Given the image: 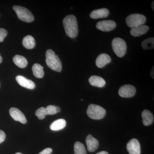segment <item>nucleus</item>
I'll list each match as a JSON object with an SVG mask.
<instances>
[{
	"label": "nucleus",
	"instance_id": "obj_1",
	"mask_svg": "<svg viewBox=\"0 0 154 154\" xmlns=\"http://www.w3.org/2000/svg\"><path fill=\"white\" fill-rule=\"evenodd\" d=\"M65 31L70 38H75L78 36V22L76 18L73 15H69L65 17L63 21Z\"/></svg>",
	"mask_w": 154,
	"mask_h": 154
},
{
	"label": "nucleus",
	"instance_id": "obj_2",
	"mask_svg": "<svg viewBox=\"0 0 154 154\" xmlns=\"http://www.w3.org/2000/svg\"><path fill=\"white\" fill-rule=\"evenodd\" d=\"M46 62L48 66L53 70L60 72L62 69L61 61L58 55L51 49H48L46 52Z\"/></svg>",
	"mask_w": 154,
	"mask_h": 154
},
{
	"label": "nucleus",
	"instance_id": "obj_3",
	"mask_svg": "<svg viewBox=\"0 0 154 154\" xmlns=\"http://www.w3.org/2000/svg\"><path fill=\"white\" fill-rule=\"evenodd\" d=\"M106 110L99 105L91 104L88 106L87 113L90 118L93 119H102L105 117Z\"/></svg>",
	"mask_w": 154,
	"mask_h": 154
},
{
	"label": "nucleus",
	"instance_id": "obj_4",
	"mask_svg": "<svg viewBox=\"0 0 154 154\" xmlns=\"http://www.w3.org/2000/svg\"><path fill=\"white\" fill-rule=\"evenodd\" d=\"M112 48L116 54L119 57H122L125 54L127 50L126 42L122 38L116 37L112 42Z\"/></svg>",
	"mask_w": 154,
	"mask_h": 154
},
{
	"label": "nucleus",
	"instance_id": "obj_5",
	"mask_svg": "<svg viewBox=\"0 0 154 154\" xmlns=\"http://www.w3.org/2000/svg\"><path fill=\"white\" fill-rule=\"evenodd\" d=\"M13 9L16 12L17 17L21 21L31 22L34 20L33 14L28 9L21 6L15 5L13 7Z\"/></svg>",
	"mask_w": 154,
	"mask_h": 154
},
{
	"label": "nucleus",
	"instance_id": "obj_6",
	"mask_svg": "<svg viewBox=\"0 0 154 154\" xmlns=\"http://www.w3.org/2000/svg\"><path fill=\"white\" fill-rule=\"evenodd\" d=\"M146 20L145 16L137 14H131L125 19L127 25L131 28L144 25L146 23Z\"/></svg>",
	"mask_w": 154,
	"mask_h": 154
},
{
	"label": "nucleus",
	"instance_id": "obj_7",
	"mask_svg": "<svg viewBox=\"0 0 154 154\" xmlns=\"http://www.w3.org/2000/svg\"><path fill=\"white\" fill-rule=\"evenodd\" d=\"M136 89L134 86L125 85L122 86L118 91L119 95L123 98H131L135 95Z\"/></svg>",
	"mask_w": 154,
	"mask_h": 154
},
{
	"label": "nucleus",
	"instance_id": "obj_8",
	"mask_svg": "<svg viewBox=\"0 0 154 154\" xmlns=\"http://www.w3.org/2000/svg\"><path fill=\"white\" fill-rule=\"evenodd\" d=\"M116 22L113 20H104L100 21L96 24V27L97 29L104 31V32H109L114 30L116 27Z\"/></svg>",
	"mask_w": 154,
	"mask_h": 154
},
{
	"label": "nucleus",
	"instance_id": "obj_9",
	"mask_svg": "<svg viewBox=\"0 0 154 154\" xmlns=\"http://www.w3.org/2000/svg\"><path fill=\"white\" fill-rule=\"evenodd\" d=\"M9 112L11 116L14 120L19 121L22 124H26L27 123V120L25 116L18 108L12 107L10 109Z\"/></svg>",
	"mask_w": 154,
	"mask_h": 154
},
{
	"label": "nucleus",
	"instance_id": "obj_10",
	"mask_svg": "<svg viewBox=\"0 0 154 154\" xmlns=\"http://www.w3.org/2000/svg\"><path fill=\"white\" fill-rule=\"evenodd\" d=\"M127 149L130 154H140V143L136 139H133L128 142Z\"/></svg>",
	"mask_w": 154,
	"mask_h": 154
},
{
	"label": "nucleus",
	"instance_id": "obj_11",
	"mask_svg": "<svg viewBox=\"0 0 154 154\" xmlns=\"http://www.w3.org/2000/svg\"><path fill=\"white\" fill-rule=\"evenodd\" d=\"M16 81L20 85L27 89H34L35 88V83L31 80L28 79L22 75H18L16 77Z\"/></svg>",
	"mask_w": 154,
	"mask_h": 154
},
{
	"label": "nucleus",
	"instance_id": "obj_12",
	"mask_svg": "<svg viewBox=\"0 0 154 154\" xmlns=\"http://www.w3.org/2000/svg\"><path fill=\"white\" fill-rule=\"evenodd\" d=\"M111 61V58L110 56L106 54H101L96 58V65L98 68H102L107 64L110 63Z\"/></svg>",
	"mask_w": 154,
	"mask_h": 154
},
{
	"label": "nucleus",
	"instance_id": "obj_13",
	"mask_svg": "<svg viewBox=\"0 0 154 154\" xmlns=\"http://www.w3.org/2000/svg\"><path fill=\"white\" fill-rule=\"evenodd\" d=\"M86 143L88 151L90 152L95 151L98 149L99 146L98 140L91 134L88 135L87 136Z\"/></svg>",
	"mask_w": 154,
	"mask_h": 154
},
{
	"label": "nucleus",
	"instance_id": "obj_14",
	"mask_svg": "<svg viewBox=\"0 0 154 154\" xmlns=\"http://www.w3.org/2000/svg\"><path fill=\"white\" fill-rule=\"evenodd\" d=\"M109 11L106 8L97 9L92 11L90 14V17L93 19L105 18L108 17Z\"/></svg>",
	"mask_w": 154,
	"mask_h": 154
},
{
	"label": "nucleus",
	"instance_id": "obj_15",
	"mask_svg": "<svg viewBox=\"0 0 154 154\" xmlns=\"http://www.w3.org/2000/svg\"><path fill=\"white\" fill-rule=\"evenodd\" d=\"M149 30V27L147 25H141L137 27L131 28V34L134 37L139 36L145 34Z\"/></svg>",
	"mask_w": 154,
	"mask_h": 154
},
{
	"label": "nucleus",
	"instance_id": "obj_16",
	"mask_svg": "<svg viewBox=\"0 0 154 154\" xmlns=\"http://www.w3.org/2000/svg\"><path fill=\"white\" fill-rule=\"evenodd\" d=\"M89 82L91 85L98 88H103L106 84L105 80L99 76H92L89 79Z\"/></svg>",
	"mask_w": 154,
	"mask_h": 154
},
{
	"label": "nucleus",
	"instance_id": "obj_17",
	"mask_svg": "<svg viewBox=\"0 0 154 154\" xmlns=\"http://www.w3.org/2000/svg\"><path fill=\"white\" fill-rule=\"evenodd\" d=\"M143 122L144 125L148 126L152 124L154 119L152 113L148 110H145L142 113Z\"/></svg>",
	"mask_w": 154,
	"mask_h": 154
},
{
	"label": "nucleus",
	"instance_id": "obj_18",
	"mask_svg": "<svg viewBox=\"0 0 154 154\" xmlns=\"http://www.w3.org/2000/svg\"><path fill=\"white\" fill-rule=\"evenodd\" d=\"M66 122L63 119H57L53 122L51 125L50 129L54 131L61 130L63 129L66 126Z\"/></svg>",
	"mask_w": 154,
	"mask_h": 154
},
{
	"label": "nucleus",
	"instance_id": "obj_19",
	"mask_svg": "<svg viewBox=\"0 0 154 154\" xmlns=\"http://www.w3.org/2000/svg\"><path fill=\"white\" fill-rule=\"evenodd\" d=\"M22 45L25 48L28 49H33L35 46V40L33 36L30 35L25 36L22 40Z\"/></svg>",
	"mask_w": 154,
	"mask_h": 154
},
{
	"label": "nucleus",
	"instance_id": "obj_20",
	"mask_svg": "<svg viewBox=\"0 0 154 154\" xmlns=\"http://www.w3.org/2000/svg\"><path fill=\"white\" fill-rule=\"evenodd\" d=\"M14 63L20 68H24L28 65V61L24 57L19 55H16L13 58Z\"/></svg>",
	"mask_w": 154,
	"mask_h": 154
},
{
	"label": "nucleus",
	"instance_id": "obj_21",
	"mask_svg": "<svg viewBox=\"0 0 154 154\" xmlns=\"http://www.w3.org/2000/svg\"><path fill=\"white\" fill-rule=\"evenodd\" d=\"M32 71L34 76L38 79L43 78L44 75L43 66L38 63H35L32 67Z\"/></svg>",
	"mask_w": 154,
	"mask_h": 154
},
{
	"label": "nucleus",
	"instance_id": "obj_22",
	"mask_svg": "<svg viewBox=\"0 0 154 154\" xmlns=\"http://www.w3.org/2000/svg\"><path fill=\"white\" fill-rule=\"evenodd\" d=\"M142 47L143 49H152L154 48V38H149L145 39L141 43Z\"/></svg>",
	"mask_w": 154,
	"mask_h": 154
},
{
	"label": "nucleus",
	"instance_id": "obj_23",
	"mask_svg": "<svg viewBox=\"0 0 154 154\" xmlns=\"http://www.w3.org/2000/svg\"><path fill=\"white\" fill-rule=\"evenodd\" d=\"M75 154H86L87 152L85 146L80 142H76L74 145Z\"/></svg>",
	"mask_w": 154,
	"mask_h": 154
},
{
	"label": "nucleus",
	"instance_id": "obj_24",
	"mask_svg": "<svg viewBox=\"0 0 154 154\" xmlns=\"http://www.w3.org/2000/svg\"><path fill=\"white\" fill-rule=\"evenodd\" d=\"M36 116H37L39 119H44L45 116L47 115L46 113V109L45 107H41L38 108L36 110V113H35Z\"/></svg>",
	"mask_w": 154,
	"mask_h": 154
},
{
	"label": "nucleus",
	"instance_id": "obj_25",
	"mask_svg": "<svg viewBox=\"0 0 154 154\" xmlns=\"http://www.w3.org/2000/svg\"><path fill=\"white\" fill-rule=\"evenodd\" d=\"M45 109L47 115H54L57 113L55 105H48Z\"/></svg>",
	"mask_w": 154,
	"mask_h": 154
},
{
	"label": "nucleus",
	"instance_id": "obj_26",
	"mask_svg": "<svg viewBox=\"0 0 154 154\" xmlns=\"http://www.w3.org/2000/svg\"><path fill=\"white\" fill-rule=\"evenodd\" d=\"M8 32L4 28H0V42H2L8 35Z\"/></svg>",
	"mask_w": 154,
	"mask_h": 154
},
{
	"label": "nucleus",
	"instance_id": "obj_27",
	"mask_svg": "<svg viewBox=\"0 0 154 154\" xmlns=\"http://www.w3.org/2000/svg\"><path fill=\"white\" fill-rule=\"evenodd\" d=\"M5 133L3 131L0 130V143L3 142L5 141Z\"/></svg>",
	"mask_w": 154,
	"mask_h": 154
},
{
	"label": "nucleus",
	"instance_id": "obj_28",
	"mask_svg": "<svg viewBox=\"0 0 154 154\" xmlns=\"http://www.w3.org/2000/svg\"><path fill=\"white\" fill-rule=\"evenodd\" d=\"M52 152V149L50 148H47L44 149L38 154H51Z\"/></svg>",
	"mask_w": 154,
	"mask_h": 154
},
{
	"label": "nucleus",
	"instance_id": "obj_29",
	"mask_svg": "<svg viewBox=\"0 0 154 154\" xmlns=\"http://www.w3.org/2000/svg\"><path fill=\"white\" fill-rule=\"evenodd\" d=\"M154 67H153L150 72L151 75L153 79H154Z\"/></svg>",
	"mask_w": 154,
	"mask_h": 154
},
{
	"label": "nucleus",
	"instance_id": "obj_30",
	"mask_svg": "<svg viewBox=\"0 0 154 154\" xmlns=\"http://www.w3.org/2000/svg\"><path fill=\"white\" fill-rule=\"evenodd\" d=\"M96 154H109L106 151H102L99 152L98 153Z\"/></svg>",
	"mask_w": 154,
	"mask_h": 154
},
{
	"label": "nucleus",
	"instance_id": "obj_31",
	"mask_svg": "<svg viewBox=\"0 0 154 154\" xmlns=\"http://www.w3.org/2000/svg\"><path fill=\"white\" fill-rule=\"evenodd\" d=\"M56 110L57 111V112H60V108L58 106H56Z\"/></svg>",
	"mask_w": 154,
	"mask_h": 154
},
{
	"label": "nucleus",
	"instance_id": "obj_32",
	"mask_svg": "<svg viewBox=\"0 0 154 154\" xmlns=\"http://www.w3.org/2000/svg\"><path fill=\"white\" fill-rule=\"evenodd\" d=\"M154 1H153L152 2V9H153V11H154Z\"/></svg>",
	"mask_w": 154,
	"mask_h": 154
},
{
	"label": "nucleus",
	"instance_id": "obj_33",
	"mask_svg": "<svg viewBox=\"0 0 154 154\" xmlns=\"http://www.w3.org/2000/svg\"><path fill=\"white\" fill-rule=\"evenodd\" d=\"M3 58L2 57V56H1V54H0V63H2V62Z\"/></svg>",
	"mask_w": 154,
	"mask_h": 154
},
{
	"label": "nucleus",
	"instance_id": "obj_34",
	"mask_svg": "<svg viewBox=\"0 0 154 154\" xmlns=\"http://www.w3.org/2000/svg\"><path fill=\"white\" fill-rule=\"evenodd\" d=\"M15 154H22L21 153L18 152V153H16Z\"/></svg>",
	"mask_w": 154,
	"mask_h": 154
}]
</instances>
